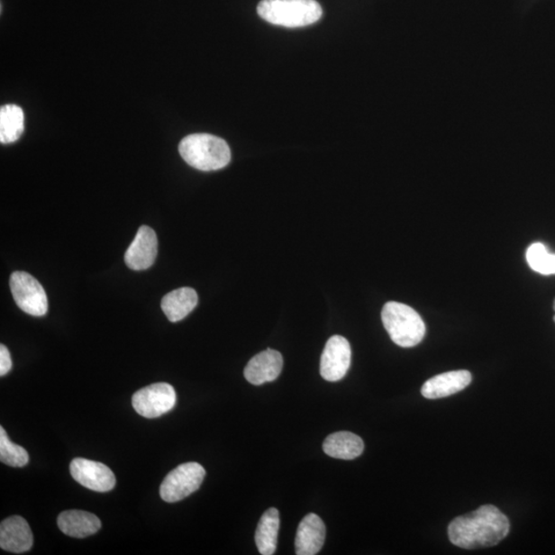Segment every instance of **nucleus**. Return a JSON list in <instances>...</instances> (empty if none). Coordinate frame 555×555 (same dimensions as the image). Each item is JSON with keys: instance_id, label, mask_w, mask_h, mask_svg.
<instances>
[{"instance_id": "obj_1", "label": "nucleus", "mask_w": 555, "mask_h": 555, "mask_svg": "<svg viewBox=\"0 0 555 555\" xmlns=\"http://www.w3.org/2000/svg\"><path fill=\"white\" fill-rule=\"evenodd\" d=\"M509 531L508 517L494 505H484L455 518L449 527V538L459 549L478 550L499 544Z\"/></svg>"}, {"instance_id": "obj_2", "label": "nucleus", "mask_w": 555, "mask_h": 555, "mask_svg": "<svg viewBox=\"0 0 555 555\" xmlns=\"http://www.w3.org/2000/svg\"><path fill=\"white\" fill-rule=\"evenodd\" d=\"M186 162L201 171L223 169L231 162V150L223 139L210 134H193L179 144Z\"/></svg>"}, {"instance_id": "obj_3", "label": "nucleus", "mask_w": 555, "mask_h": 555, "mask_svg": "<svg viewBox=\"0 0 555 555\" xmlns=\"http://www.w3.org/2000/svg\"><path fill=\"white\" fill-rule=\"evenodd\" d=\"M258 13L268 23L297 28L316 23L323 12L316 0H262Z\"/></svg>"}, {"instance_id": "obj_4", "label": "nucleus", "mask_w": 555, "mask_h": 555, "mask_svg": "<svg viewBox=\"0 0 555 555\" xmlns=\"http://www.w3.org/2000/svg\"><path fill=\"white\" fill-rule=\"evenodd\" d=\"M382 321L394 344L399 347H414L425 337V323L419 314L407 305L387 303L382 311Z\"/></svg>"}, {"instance_id": "obj_5", "label": "nucleus", "mask_w": 555, "mask_h": 555, "mask_svg": "<svg viewBox=\"0 0 555 555\" xmlns=\"http://www.w3.org/2000/svg\"><path fill=\"white\" fill-rule=\"evenodd\" d=\"M205 476L206 471L199 463L181 464L168 474L160 485V498L168 503L184 500L189 495L198 491Z\"/></svg>"}, {"instance_id": "obj_6", "label": "nucleus", "mask_w": 555, "mask_h": 555, "mask_svg": "<svg viewBox=\"0 0 555 555\" xmlns=\"http://www.w3.org/2000/svg\"><path fill=\"white\" fill-rule=\"evenodd\" d=\"M10 287L14 302L22 311L34 317L46 315L47 294L34 277L26 272H14L11 276Z\"/></svg>"}, {"instance_id": "obj_7", "label": "nucleus", "mask_w": 555, "mask_h": 555, "mask_svg": "<svg viewBox=\"0 0 555 555\" xmlns=\"http://www.w3.org/2000/svg\"><path fill=\"white\" fill-rule=\"evenodd\" d=\"M177 400V392L171 385L158 383L137 391L132 405L136 413L144 418L156 419L172 411Z\"/></svg>"}, {"instance_id": "obj_8", "label": "nucleus", "mask_w": 555, "mask_h": 555, "mask_svg": "<svg viewBox=\"0 0 555 555\" xmlns=\"http://www.w3.org/2000/svg\"><path fill=\"white\" fill-rule=\"evenodd\" d=\"M352 350L350 342L341 335L328 340L321 356L320 374L328 382H338L345 378L350 365Z\"/></svg>"}, {"instance_id": "obj_9", "label": "nucleus", "mask_w": 555, "mask_h": 555, "mask_svg": "<svg viewBox=\"0 0 555 555\" xmlns=\"http://www.w3.org/2000/svg\"><path fill=\"white\" fill-rule=\"evenodd\" d=\"M70 473L79 485L98 493L112 491L116 483L109 467L83 458L72 459Z\"/></svg>"}, {"instance_id": "obj_10", "label": "nucleus", "mask_w": 555, "mask_h": 555, "mask_svg": "<svg viewBox=\"0 0 555 555\" xmlns=\"http://www.w3.org/2000/svg\"><path fill=\"white\" fill-rule=\"evenodd\" d=\"M158 255L157 233L150 226L143 225L138 230L133 242L125 254L126 265L134 271L150 268Z\"/></svg>"}, {"instance_id": "obj_11", "label": "nucleus", "mask_w": 555, "mask_h": 555, "mask_svg": "<svg viewBox=\"0 0 555 555\" xmlns=\"http://www.w3.org/2000/svg\"><path fill=\"white\" fill-rule=\"evenodd\" d=\"M282 368V355L276 350L268 349L248 362L244 376L250 384L259 386L275 381L280 376Z\"/></svg>"}, {"instance_id": "obj_12", "label": "nucleus", "mask_w": 555, "mask_h": 555, "mask_svg": "<svg viewBox=\"0 0 555 555\" xmlns=\"http://www.w3.org/2000/svg\"><path fill=\"white\" fill-rule=\"evenodd\" d=\"M33 535L28 523L21 516H11L0 524V547L13 553L32 550Z\"/></svg>"}, {"instance_id": "obj_13", "label": "nucleus", "mask_w": 555, "mask_h": 555, "mask_svg": "<svg viewBox=\"0 0 555 555\" xmlns=\"http://www.w3.org/2000/svg\"><path fill=\"white\" fill-rule=\"evenodd\" d=\"M472 376L469 370L444 372L428 379L421 393L427 399H440L454 396L470 385Z\"/></svg>"}, {"instance_id": "obj_14", "label": "nucleus", "mask_w": 555, "mask_h": 555, "mask_svg": "<svg viewBox=\"0 0 555 555\" xmlns=\"http://www.w3.org/2000/svg\"><path fill=\"white\" fill-rule=\"evenodd\" d=\"M326 528L321 518L315 514L304 517L299 523L296 537V553L297 555H315L325 542Z\"/></svg>"}, {"instance_id": "obj_15", "label": "nucleus", "mask_w": 555, "mask_h": 555, "mask_svg": "<svg viewBox=\"0 0 555 555\" xmlns=\"http://www.w3.org/2000/svg\"><path fill=\"white\" fill-rule=\"evenodd\" d=\"M57 523L65 535L73 538L89 537L101 529L99 518L83 510L64 511L58 516Z\"/></svg>"}, {"instance_id": "obj_16", "label": "nucleus", "mask_w": 555, "mask_h": 555, "mask_svg": "<svg viewBox=\"0 0 555 555\" xmlns=\"http://www.w3.org/2000/svg\"><path fill=\"white\" fill-rule=\"evenodd\" d=\"M198 305V295L193 288L182 287L169 292L162 299V309L171 323L185 319Z\"/></svg>"}, {"instance_id": "obj_17", "label": "nucleus", "mask_w": 555, "mask_h": 555, "mask_svg": "<svg viewBox=\"0 0 555 555\" xmlns=\"http://www.w3.org/2000/svg\"><path fill=\"white\" fill-rule=\"evenodd\" d=\"M364 450L363 441L354 433L341 431L331 434L323 443L326 455L341 459H353L361 456Z\"/></svg>"}, {"instance_id": "obj_18", "label": "nucleus", "mask_w": 555, "mask_h": 555, "mask_svg": "<svg viewBox=\"0 0 555 555\" xmlns=\"http://www.w3.org/2000/svg\"><path fill=\"white\" fill-rule=\"evenodd\" d=\"M279 527V511L276 508L268 509L261 516L255 532V543L260 554L272 555L276 552Z\"/></svg>"}, {"instance_id": "obj_19", "label": "nucleus", "mask_w": 555, "mask_h": 555, "mask_svg": "<svg viewBox=\"0 0 555 555\" xmlns=\"http://www.w3.org/2000/svg\"><path fill=\"white\" fill-rule=\"evenodd\" d=\"M23 131L24 114L22 108L14 105L3 106L0 109V142H16Z\"/></svg>"}, {"instance_id": "obj_20", "label": "nucleus", "mask_w": 555, "mask_h": 555, "mask_svg": "<svg viewBox=\"0 0 555 555\" xmlns=\"http://www.w3.org/2000/svg\"><path fill=\"white\" fill-rule=\"evenodd\" d=\"M0 461L11 467H24L29 462L27 450L10 441L4 427H0Z\"/></svg>"}, {"instance_id": "obj_21", "label": "nucleus", "mask_w": 555, "mask_h": 555, "mask_svg": "<svg viewBox=\"0 0 555 555\" xmlns=\"http://www.w3.org/2000/svg\"><path fill=\"white\" fill-rule=\"evenodd\" d=\"M527 260L532 271L542 275L555 274V254L547 251L542 243H534L528 248Z\"/></svg>"}, {"instance_id": "obj_22", "label": "nucleus", "mask_w": 555, "mask_h": 555, "mask_svg": "<svg viewBox=\"0 0 555 555\" xmlns=\"http://www.w3.org/2000/svg\"><path fill=\"white\" fill-rule=\"evenodd\" d=\"M13 362L9 350L5 345L0 346V376L4 377L12 369Z\"/></svg>"}, {"instance_id": "obj_23", "label": "nucleus", "mask_w": 555, "mask_h": 555, "mask_svg": "<svg viewBox=\"0 0 555 555\" xmlns=\"http://www.w3.org/2000/svg\"><path fill=\"white\" fill-rule=\"evenodd\" d=\"M553 309H554V311H555V301H554V304H553ZM553 319H554V323H555V316H554V318H553Z\"/></svg>"}]
</instances>
